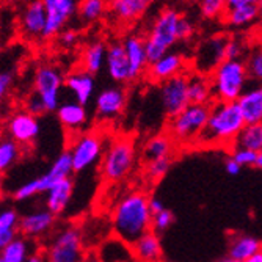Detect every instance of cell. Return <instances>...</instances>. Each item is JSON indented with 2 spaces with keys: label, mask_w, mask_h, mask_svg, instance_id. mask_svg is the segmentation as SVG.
<instances>
[{
  "label": "cell",
  "mask_w": 262,
  "mask_h": 262,
  "mask_svg": "<svg viewBox=\"0 0 262 262\" xmlns=\"http://www.w3.org/2000/svg\"><path fill=\"white\" fill-rule=\"evenodd\" d=\"M112 229L121 242L134 245L152 231L149 196L143 192H130L116 203L112 212Z\"/></svg>",
  "instance_id": "6da1fadb"
},
{
  "label": "cell",
  "mask_w": 262,
  "mask_h": 262,
  "mask_svg": "<svg viewBox=\"0 0 262 262\" xmlns=\"http://www.w3.org/2000/svg\"><path fill=\"white\" fill-rule=\"evenodd\" d=\"M247 126L237 102H213L207 126L200 138L201 148L232 149L235 140Z\"/></svg>",
  "instance_id": "7a4b0ae2"
},
{
  "label": "cell",
  "mask_w": 262,
  "mask_h": 262,
  "mask_svg": "<svg viewBox=\"0 0 262 262\" xmlns=\"http://www.w3.org/2000/svg\"><path fill=\"white\" fill-rule=\"evenodd\" d=\"M213 102H237L247 91L248 69L245 60H225L209 76Z\"/></svg>",
  "instance_id": "3957f363"
},
{
  "label": "cell",
  "mask_w": 262,
  "mask_h": 262,
  "mask_svg": "<svg viewBox=\"0 0 262 262\" xmlns=\"http://www.w3.org/2000/svg\"><path fill=\"white\" fill-rule=\"evenodd\" d=\"M137 146L129 135H116L110 140L101 162V176L105 182L124 181L135 166Z\"/></svg>",
  "instance_id": "277c9868"
},
{
  "label": "cell",
  "mask_w": 262,
  "mask_h": 262,
  "mask_svg": "<svg viewBox=\"0 0 262 262\" xmlns=\"http://www.w3.org/2000/svg\"><path fill=\"white\" fill-rule=\"evenodd\" d=\"M181 13L171 7L160 10V13L154 17L148 35L145 36L146 54L149 63L157 61L163 55L170 52L171 47L179 41L178 36V24L181 19Z\"/></svg>",
  "instance_id": "5b68a950"
},
{
  "label": "cell",
  "mask_w": 262,
  "mask_h": 262,
  "mask_svg": "<svg viewBox=\"0 0 262 262\" xmlns=\"http://www.w3.org/2000/svg\"><path fill=\"white\" fill-rule=\"evenodd\" d=\"M210 115V105L190 104L178 116L170 118L166 132L174 140L179 148L198 146L200 138L207 126Z\"/></svg>",
  "instance_id": "8992f818"
},
{
  "label": "cell",
  "mask_w": 262,
  "mask_h": 262,
  "mask_svg": "<svg viewBox=\"0 0 262 262\" xmlns=\"http://www.w3.org/2000/svg\"><path fill=\"white\" fill-rule=\"evenodd\" d=\"M105 149V137L98 129L83 130L77 135H73V141L68 148V152L73 159L74 173L88 170L90 166L99 162L104 157Z\"/></svg>",
  "instance_id": "52a82bcc"
},
{
  "label": "cell",
  "mask_w": 262,
  "mask_h": 262,
  "mask_svg": "<svg viewBox=\"0 0 262 262\" xmlns=\"http://www.w3.org/2000/svg\"><path fill=\"white\" fill-rule=\"evenodd\" d=\"M64 86V79L60 69L54 64H41L35 71L33 77V93L41 99L46 112H57L60 104L61 88Z\"/></svg>",
  "instance_id": "ba28073f"
},
{
  "label": "cell",
  "mask_w": 262,
  "mask_h": 262,
  "mask_svg": "<svg viewBox=\"0 0 262 262\" xmlns=\"http://www.w3.org/2000/svg\"><path fill=\"white\" fill-rule=\"evenodd\" d=\"M47 262H82V232L76 225L64 226L46 250Z\"/></svg>",
  "instance_id": "9c48e42d"
},
{
  "label": "cell",
  "mask_w": 262,
  "mask_h": 262,
  "mask_svg": "<svg viewBox=\"0 0 262 262\" xmlns=\"http://www.w3.org/2000/svg\"><path fill=\"white\" fill-rule=\"evenodd\" d=\"M229 36L223 33L212 35L203 39L195 51L192 61V71L204 76H210L225 60H226V46Z\"/></svg>",
  "instance_id": "30bf717a"
},
{
  "label": "cell",
  "mask_w": 262,
  "mask_h": 262,
  "mask_svg": "<svg viewBox=\"0 0 262 262\" xmlns=\"http://www.w3.org/2000/svg\"><path fill=\"white\" fill-rule=\"evenodd\" d=\"M159 93L163 112L168 116V120L178 116L192 104L188 98V73L176 76L174 79L159 85Z\"/></svg>",
  "instance_id": "8fae6325"
},
{
  "label": "cell",
  "mask_w": 262,
  "mask_h": 262,
  "mask_svg": "<svg viewBox=\"0 0 262 262\" xmlns=\"http://www.w3.org/2000/svg\"><path fill=\"white\" fill-rule=\"evenodd\" d=\"M41 126L38 116L27 110L13 112L5 121V132L8 138L14 140L20 146H30L36 141Z\"/></svg>",
  "instance_id": "7c38bea8"
},
{
  "label": "cell",
  "mask_w": 262,
  "mask_h": 262,
  "mask_svg": "<svg viewBox=\"0 0 262 262\" xmlns=\"http://www.w3.org/2000/svg\"><path fill=\"white\" fill-rule=\"evenodd\" d=\"M190 71H192V64L184 55L178 52H168L157 61L149 63L146 79L154 85H162L166 80H171L181 74H187Z\"/></svg>",
  "instance_id": "4fadbf2b"
},
{
  "label": "cell",
  "mask_w": 262,
  "mask_h": 262,
  "mask_svg": "<svg viewBox=\"0 0 262 262\" xmlns=\"http://www.w3.org/2000/svg\"><path fill=\"white\" fill-rule=\"evenodd\" d=\"M47 13V26L42 39L57 38L63 30L68 20L77 11L76 0H42Z\"/></svg>",
  "instance_id": "5bb4252c"
},
{
  "label": "cell",
  "mask_w": 262,
  "mask_h": 262,
  "mask_svg": "<svg viewBox=\"0 0 262 262\" xmlns=\"http://www.w3.org/2000/svg\"><path fill=\"white\" fill-rule=\"evenodd\" d=\"M127 104V93L121 86L102 90L94 101V113L101 121H112L120 116Z\"/></svg>",
  "instance_id": "9a60e30c"
},
{
  "label": "cell",
  "mask_w": 262,
  "mask_h": 262,
  "mask_svg": "<svg viewBox=\"0 0 262 262\" xmlns=\"http://www.w3.org/2000/svg\"><path fill=\"white\" fill-rule=\"evenodd\" d=\"M154 0H108L110 17L121 26H130L148 13Z\"/></svg>",
  "instance_id": "2e32d148"
},
{
  "label": "cell",
  "mask_w": 262,
  "mask_h": 262,
  "mask_svg": "<svg viewBox=\"0 0 262 262\" xmlns=\"http://www.w3.org/2000/svg\"><path fill=\"white\" fill-rule=\"evenodd\" d=\"M107 73L116 83H130V64L123 41H113L107 49Z\"/></svg>",
  "instance_id": "e0dca14e"
},
{
  "label": "cell",
  "mask_w": 262,
  "mask_h": 262,
  "mask_svg": "<svg viewBox=\"0 0 262 262\" xmlns=\"http://www.w3.org/2000/svg\"><path fill=\"white\" fill-rule=\"evenodd\" d=\"M47 26V13L42 0L30 2L20 16V30L22 35L29 39H38L44 36Z\"/></svg>",
  "instance_id": "ac0fdd59"
},
{
  "label": "cell",
  "mask_w": 262,
  "mask_h": 262,
  "mask_svg": "<svg viewBox=\"0 0 262 262\" xmlns=\"http://www.w3.org/2000/svg\"><path fill=\"white\" fill-rule=\"evenodd\" d=\"M129 64H130V83L137 82L143 74H146L149 60L146 54V42L145 38L140 35H129L123 39Z\"/></svg>",
  "instance_id": "d6986e66"
},
{
  "label": "cell",
  "mask_w": 262,
  "mask_h": 262,
  "mask_svg": "<svg viewBox=\"0 0 262 262\" xmlns=\"http://www.w3.org/2000/svg\"><path fill=\"white\" fill-rule=\"evenodd\" d=\"M55 217L51 210H36L32 213H27L20 219L19 232L27 237V239H39L46 235L55 225Z\"/></svg>",
  "instance_id": "ffe728a7"
},
{
  "label": "cell",
  "mask_w": 262,
  "mask_h": 262,
  "mask_svg": "<svg viewBox=\"0 0 262 262\" xmlns=\"http://www.w3.org/2000/svg\"><path fill=\"white\" fill-rule=\"evenodd\" d=\"M64 86L74 96L76 102L86 107L94 93V79L90 73L80 68L76 71H71L64 77Z\"/></svg>",
  "instance_id": "44dd1931"
},
{
  "label": "cell",
  "mask_w": 262,
  "mask_h": 262,
  "mask_svg": "<svg viewBox=\"0 0 262 262\" xmlns=\"http://www.w3.org/2000/svg\"><path fill=\"white\" fill-rule=\"evenodd\" d=\"M57 118L60 124L69 134L77 135L83 132V127L88 121V112L86 107L79 102H64L57 110Z\"/></svg>",
  "instance_id": "7402d4cb"
},
{
  "label": "cell",
  "mask_w": 262,
  "mask_h": 262,
  "mask_svg": "<svg viewBox=\"0 0 262 262\" xmlns=\"http://www.w3.org/2000/svg\"><path fill=\"white\" fill-rule=\"evenodd\" d=\"M74 193V182L71 178L54 184L46 193V209L51 210L54 215H60L68 207Z\"/></svg>",
  "instance_id": "603a6c76"
},
{
  "label": "cell",
  "mask_w": 262,
  "mask_h": 262,
  "mask_svg": "<svg viewBox=\"0 0 262 262\" xmlns=\"http://www.w3.org/2000/svg\"><path fill=\"white\" fill-rule=\"evenodd\" d=\"M178 145L174 140L170 137L168 132L157 134L149 137L141 148V157L145 159V162L156 160V159H171V154Z\"/></svg>",
  "instance_id": "cb8c5ba5"
},
{
  "label": "cell",
  "mask_w": 262,
  "mask_h": 262,
  "mask_svg": "<svg viewBox=\"0 0 262 262\" xmlns=\"http://www.w3.org/2000/svg\"><path fill=\"white\" fill-rule=\"evenodd\" d=\"M237 104L247 124H262V86L248 88Z\"/></svg>",
  "instance_id": "d4e9b609"
},
{
  "label": "cell",
  "mask_w": 262,
  "mask_h": 262,
  "mask_svg": "<svg viewBox=\"0 0 262 262\" xmlns=\"http://www.w3.org/2000/svg\"><path fill=\"white\" fill-rule=\"evenodd\" d=\"M138 262H160L163 256L162 242L157 232L149 231L140 241L130 245Z\"/></svg>",
  "instance_id": "484cf974"
},
{
  "label": "cell",
  "mask_w": 262,
  "mask_h": 262,
  "mask_svg": "<svg viewBox=\"0 0 262 262\" xmlns=\"http://www.w3.org/2000/svg\"><path fill=\"white\" fill-rule=\"evenodd\" d=\"M188 98L192 104L196 105H212L213 93L209 76L190 71L188 73Z\"/></svg>",
  "instance_id": "4316f807"
},
{
  "label": "cell",
  "mask_w": 262,
  "mask_h": 262,
  "mask_svg": "<svg viewBox=\"0 0 262 262\" xmlns=\"http://www.w3.org/2000/svg\"><path fill=\"white\" fill-rule=\"evenodd\" d=\"M73 173H74L73 159H71L68 151H64L54 160V163L51 165V168L47 170V173H44L39 178L44 193H47V190H49L54 184H57L63 179H68Z\"/></svg>",
  "instance_id": "83f0119b"
},
{
  "label": "cell",
  "mask_w": 262,
  "mask_h": 262,
  "mask_svg": "<svg viewBox=\"0 0 262 262\" xmlns=\"http://www.w3.org/2000/svg\"><path fill=\"white\" fill-rule=\"evenodd\" d=\"M260 251H262L260 239H257L254 235H248V234H239V235L232 237V241L229 244L228 256L237 262H244V260L256 256Z\"/></svg>",
  "instance_id": "f1b7e54d"
},
{
  "label": "cell",
  "mask_w": 262,
  "mask_h": 262,
  "mask_svg": "<svg viewBox=\"0 0 262 262\" xmlns=\"http://www.w3.org/2000/svg\"><path fill=\"white\" fill-rule=\"evenodd\" d=\"M107 49L108 44L102 41H93L86 44V47L82 52L80 68L86 71V73H90L91 76L98 74L107 63Z\"/></svg>",
  "instance_id": "f546056e"
},
{
  "label": "cell",
  "mask_w": 262,
  "mask_h": 262,
  "mask_svg": "<svg viewBox=\"0 0 262 262\" xmlns=\"http://www.w3.org/2000/svg\"><path fill=\"white\" fill-rule=\"evenodd\" d=\"M260 17V11L257 5H245V7H237V8H228L223 22L231 29H248L257 22Z\"/></svg>",
  "instance_id": "4dcf8cb0"
},
{
  "label": "cell",
  "mask_w": 262,
  "mask_h": 262,
  "mask_svg": "<svg viewBox=\"0 0 262 262\" xmlns=\"http://www.w3.org/2000/svg\"><path fill=\"white\" fill-rule=\"evenodd\" d=\"M19 225L20 217L14 209L8 207L0 212V248L7 247L16 239L19 232Z\"/></svg>",
  "instance_id": "1f68e13d"
},
{
  "label": "cell",
  "mask_w": 262,
  "mask_h": 262,
  "mask_svg": "<svg viewBox=\"0 0 262 262\" xmlns=\"http://www.w3.org/2000/svg\"><path fill=\"white\" fill-rule=\"evenodd\" d=\"M108 13V0H80L77 5V14L82 22H96Z\"/></svg>",
  "instance_id": "d6a6232c"
},
{
  "label": "cell",
  "mask_w": 262,
  "mask_h": 262,
  "mask_svg": "<svg viewBox=\"0 0 262 262\" xmlns=\"http://www.w3.org/2000/svg\"><path fill=\"white\" fill-rule=\"evenodd\" d=\"M234 148L262 151V124H247L235 140Z\"/></svg>",
  "instance_id": "836d02e7"
},
{
  "label": "cell",
  "mask_w": 262,
  "mask_h": 262,
  "mask_svg": "<svg viewBox=\"0 0 262 262\" xmlns=\"http://www.w3.org/2000/svg\"><path fill=\"white\" fill-rule=\"evenodd\" d=\"M30 257V245L27 237H16L13 242L2 248V256L5 262H27Z\"/></svg>",
  "instance_id": "e575fe53"
},
{
  "label": "cell",
  "mask_w": 262,
  "mask_h": 262,
  "mask_svg": "<svg viewBox=\"0 0 262 262\" xmlns=\"http://www.w3.org/2000/svg\"><path fill=\"white\" fill-rule=\"evenodd\" d=\"M22 156V146L11 138H4L0 143V170L4 173L8 171L11 166L20 159Z\"/></svg>",
  "instance_id": "d590c367"
},
{
  "label": "cell",
  "mask_w": 262,
  "mask_h": 262,
  "mask_svg": "<svg viewBox=\"0 0 262 262\" xmlns=\"http://www.w3.org/2000/svg\"><path fill=\"white\" fill-rule=\"evenodd\" d=\"M200 13L204 19H223L228 2L226 0H198Z\"/></svg>",
  "instance_id": "8d00e7d4"
},
{
  "label": "cell",
  "mask_w": 262,
  "mask_h": 262,
  "mask_svg": "<svg viewBox=\"0 0 262 262\" xmlns=\"http://www.w3.org/2000/svg\"><path fill=\"white\" fill-rule=\"evenodd\" d=\"M245 63H247L250 80L256 83H262V44L250 51Z\"/></svg>",
  "instance_id": "74e56055"
},
{
  "label": "cell",
  "mask_w": 262,
  "mask_h": 262,
  "mask_svg": "<svg viewBox=\"0 0 262 262\" xmlns=\"http://www.w3.org/2000/svg\"><path fill=\"white\" fill-rule=\"evenodd\" d=\"M171 166V159H156L149 160L145 165V174L149 181L157 182L166 176V173L170 171Z\"/></svg>",
  "instance_id": "f35d334b"
},
{
  "label": "cell",
  "mask_w": 262,
  "mask_h": 262,
  "mask_svg": "<svg viewBox=\"0 0 262 262\" xmlns=\"http://www.w3.org/2000/svg\"><path fill=\"white\" fill-rule=\"evenodd\" d=\"M39 193H44V190H42V184L39 181V178L36 179H32L26 184H22L19 185L14 192H13V200L14 201H26V200H30Z\"/></svg>",
  "instance_id": "ab89813d"
},
{
  "label": "cell",
  "mask_w": 262,
  "mask_h": 262,
  "mask_svg": "<svg viewBox=\"0 0 262 262\" xmlns=\"http://www.w3.org/2000/svg\"><path fill=\"white\" fill-rule=\"evenodd\" d=\"M250 54L248 42L244 36H231L226 46V60H244L245 54Z\"/></svg>",
  "instance_id": "60d3db41"
},
{
  "label": "cell",
  "mask_w": 262,
  "mask_h": 262,
  "mask_svg": "<svg viewBox=\"0 0 262 262\" xmlns=\"http://www.w3.org/2000/svg\"><path fill=\"white\" fill-rule=\"evenodd\" d=\"M229 152H231L229 157H232L242 168L244 166H256L259 152L251 151V149H244V148H232Z\"/></svg>",
  "instance_id": "b9f144b4"
},
{
  "label": "cell",
  "mask_w": 262,
  "mask_h": 262,
  "mask_svg": "<svg viewBox=\"0 0 262 262\" xmlns=\"http://www.w3.org/2000/svg\"><path fill=\"white\" fill-rule=\"evenodd\" d=\"M173 223H174V213L170 209H165L163 212L152 217V231L162 234L165 231H168L173 226Z\"/></svg>",
  "instance_id": "7bdbcfd3"
},
{
  "label": "cell",
  "mask_w": 262,
  "mask_h": 262,
  "mask_svg": "<svg viewBox=\"0 0 262 262\" xmlns=\"http://www.w3.org/2000/svg\"><path fill=\"white\" fill-rule=\"evenodd\" d=\"M24 110H27L29 113H32L35 116H41V115L47 113L46 108H44V105H42V102H41V99L36 96L35 93H32L30 96L26 99V104H24Z\"/></svg>",
  "instance_id": "ee69618b"
},
{
  "label": "cell",
  "mask_w": 262,
  "mask_h": 262,
  "mask_svg": "<svg viewBox=\"0 0 262 262\" xmlns=\"http://www.w3.org/2000/svg\"><path fill=\"white\" fill-rule=\"evenodd\" d=\"M178 36H179V41H187L193 36V24L190 22L185 16H181V19H179Z\"/></svg>",
  "instance_id": "f6af8a7d"
},
{
  "label": "cell",
  "mask_w": 262,
  "mask_h": 262,
  "mask_svg": "<svg viewBox=\"0 0 262 262\" xmlns=\"http://www.w3.org/2000/svg\"><path fill=\"white\" fill-rule=\"evenodd\" d=\"M13 83H14L13 71H2V74H0V96L5 98L8 91L13 88Z\"/></svg>",
  "instance_id": "bcb514c9"
},
{
  "label": "cell",
  "mask_w": 262,
  "mask_h": 262,
  "mask_svg": "<svg viewBox=\"0 0 262 262\" xmlns=\"http://www.w3.org/2000/svg\"><path fill=\"white\" fill-rule=\"evenodd\" d=\"M77 38H79V35H77V32L73 30V29H64V30L57 36L58 42H60L63 47H73V46L77 42Z\"/></svg>",
  "instance_id": "7dc6e473"
},
{
  "label": "cell",
  "mask_w": 262,
  "mask_h": 262,
  "mask_svg": "<svg viewBox=\"0 0 262 262\" xmlns=\"http://www.w3.org/2000/svg\"><path fill=\"white\" fill-rule=\"evenodd\" d=\"M241 170H242V166L237 163L232 157H228L226 160H225V171L228 173V174H231V176H235V174H239L241 173Z\"/></svg>",
  "instance_id": "c3c4849f"
},
{
  "label": "cell",
  "mask_w": 262,
  "mask_h": 262,
  "mask_svg": "<svg viewBox=\"0 0 262 262\" xmlns=\"http://www.w3.org/2000/svg\"><path fill=\"white\" fill-rule=\"evenodd\" d=\"M149 209H151V213H152V217L154 215H157V213H160V212H163L166 207L163 206V203L159 200V198H149Z\"/></svg>",
  "instance_id": "681fc988"
},
{
  "label": "cell",
  "mask_w": 262,
  "mask_h": 262,
  "mask_svg": "<svg viewBox=\"0 0 262 262\" xmlns=\"http://www.w3.org/2000/svg\"><path fill=\"white\" fill-rule=\"evenodd\" d=\"M228 8H237V7H245V5H257L259 0H226Z\"/></svg>",
  "instance_id": "f907efd6"
},
{
  "label": "cell",
  "mask_w": 262,
  "mask_h": 262,
  "mask_svg": "<svg viewBox=\"0 0 262 262\" xmlns=\"http://www.w3.org/2000/svg\"><path fill=\"white\" fill-rule=\"evenodd\" d=\"M27 262H47V259H46V254H42V253H33V254H30Z\"/></svg>",
  "instance_id": "816d5d0a"
},
{
  "label": "cell",
  "mask_w": 262,
  "mask_h": 262,
  "mask_svg": "<svg viewBox=\"0 0 262 262\" xmlns=\"http://www.w3.org/2000/svg\"><path fill=\"white\" fill-rule=\"evenodd\" d=\"M244 262H262V251H260V253H257L256 256H253V257H250V259L244 260Z\"/></svg>",
  "instance_id": "f5cc1de1"
},
{
  "label": "cell",
  "mask_w": 262,
  "mask_h": 262,
  "mask_svg": "<svg viewBox=\"0 0 262 262\" xmlns=\"http://www.w3.org/2000/svg\"><path fill=\"white\" fill-rule=\"evenodd\" d=\"M256 168L262 170V151H260V152H259V156H257V162H256Z\"/></svg>",
  "instance_id": "db71d44e"
},
{
  "label": "cell",
  "mask_w": 262,
  "mask_h": 262,
  "mask_svg": "<svg viewBox=\"0 0 262 262\" xmlns=\"http://www.w3.org/2000/svg\"><path fill=\"white\" fill-rule=\"evenodd\" d=\"M217 262H237V260H234L232 257H229V256H226V257H222V259H219Z\"/></svg>",
  "instance_id": "11a10c76"
},
{
  "label": "cell",
  "mask_w": 262,
  "mask_h": 262,
  "mask_svg": "<svg viewBox=\"0 0 262 262\" xmlns=\"http://www.w3.org/2000/svg\"><path fill=\"white\" fill-rule=\"evenodd\" d=\"M257 32H259V39H260V44H262V24L257 27Z\"/></svg>",
  "instance_id": "9f6ffc18"
},
{
  "label": "cell",
  "mask_w": 262,
  "mask_h": 262,
  "mask_svg": "<svg viewBox=\"0 0 262 262\" xmlns=\"http://www.w3.org/2000/svg\"><path fill=\"white\" fill-rule=\"evenodd\" d=\"M257 7H259V11H260V17H262V0H259V4H257Z\"/></svg>",
  "instance_id": "6f0895ef"
},
{
  "label": "cell",
  "mask_w": 262,
  "mask_h": 262,
  "mask_svg": "<svg viewBox=\"0 0 262 262\" xmlns=\"http://www.w3.org/2000/svg\"><path fill=\"white\" fill-rule=\"evenodd\" d=\"M0 262H5V260H4V259H0Z\"/></svg>",
  "instance_id": "680465c9"
}]
</instances>
